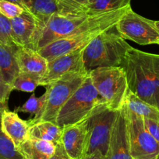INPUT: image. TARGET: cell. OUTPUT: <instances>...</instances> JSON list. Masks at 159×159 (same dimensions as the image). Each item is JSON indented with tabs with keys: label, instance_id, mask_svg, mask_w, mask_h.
<instances>
[{
	"label": "cell",
	"instance_id": "cell-1",
	"mask_svg": "<svg viewBox=\"0 0 159 159\" xmlns=\"http://www.w3.org/2000/svg\"><path fill=\"white\" fill-rule=\"evenodd\" d=\"M128 89L137 97L159 110V54L131 47L121 65Z\"/></svg>",
	"mask_w": 159,
	"mask_h": 159
},
{
	"label": "cell",
	"instance_id": "cell-2",
	"mask_svg": "<svg viewBox=\"0 0 159 159\" xmlns=\"http://www.w3.org/2000/svg\"><path fill=\"white\" fill-rule=\"evenodd\" d=\"M129 6L96 16H65L59 13L54 14L50 17L46 24L38 32L36 33L31 48L38 51L41 48L59 39L69 37L75 33L88 29L112 19L120 17Z\"/></svg>",
	"mask_w": 159,
	"mask_h": 159
},
{
	"label": "cell",
	"instance_id": "cell-3",
	"mask_svg": "<svg viewBox=\"0 0 159 159\" xmlns=\"http://www.w3.org/2000/svg\"><path fill=\"white\" fill-rule=\"evenodd\" d=\"M112 28L94 38L83 51V61L87 72L98 68L121 66L132 46Z\"/></svg>",
	"mask_w": 159,
	"mask_h": 159
},
{
	"label": "cell",
	"instance_id": "cell-4",
	"mask_svg": "<svg viewBox=\"0 0 159 159\" xmlns=\"http://www.w3.org/2000/svg\"><path fill=\"white\" fill-rule=\"evenodd\" d=\"M107 103L92 84L89 75L59 111L55 124L61 127L87 120L102 104Z\"/></svg>",
	"mask_w": 159,
	"mask_h": 159
},
{
	"label": "cell",
	"instance_id": "cell-5",
	"mask_svg": "<svg viewBox=\"0 0 159 159\" xmlns=\"http://www.w3.org/2000/svg\"><path fill=\"white\" fill-rule=\"evenodd\" d=\"M92 84L111 109L118 110L128 91L126 72L121 66L98 68L88 72Z\"/></svg>",
	"mask_w": 159,
	"mask_h": 159
},
{
	"label": "cell",
	"instance_id": "cell-6",
	"mask_svg": "<svg viewBox=\"0 0 159 159\" xmlns=\"http://www.w3.org/2000/svg\"><path fill=\"white\" fill-rule=\"evenodd\" d=\"M87 75L88 72L87 71L69 73L45 87V92L47 93L46 105L41 117L37 122L50 121L55 124L56 117L60 109L80 86Z\"/></svg>",
	"mask_w": 159,
	"mask_h": 159
},
{
	"label": "cell",
	"instance_id": "cell-7",
	"mask_svg": "<svg viewBox=\"0 0 159 159\" xmlns=\"http://www.w3.org/2000/svg\"><path fill=\"white\" fill-rule=\"evenodd\" d=\"M114 28L125 40H132L140 45H159V30L156 22L136 13L130 6Z\"/></svg>",
	"mask_w": 159,
	"mask_h": 159
},
{
	"label": "cell",
	"instance_id": "cell-8",
	"mask_svg": "<svg viewBox=\"0 0 159 159\" xmlns=\"http://www.w3.org/2000/svg\"><path fill=\"white\" fill-rule=\"evenodd\" d=\"M118 110H112L107 103H104L99 106L87 118L88 144L87 154L99 152L105 156Z\"/></svg>",
	"mask_w": 159,
	"mask_h": 159
},
{
	"label": "cell",
	"instance_id": "cell-9",
	"mask_svg": "<svg viewBox=\"0 0 159 159\" xmlns=\"http://www.w3.org/2000/svg\"><path fill=\"white\" fill-rule=\"evenodd\" d=\"M120 17L112 19L88 29L75 33L69 37L59 39L41 48L37 51L48 61H50L59 56L69 54L76 50L83 49L98 34L113 28Z\"/></svg>",
	"mask_w": 159,
	"mask_h": 159
},
{
	"label": "cell",
	"instance_id": "cell-10",
	"mask_svg": "<svg viewBox=\"0 0 159 159\" xmlns=\"http://www.w3.org/2000/svg\"><path fill=\"white\" fill-rule=\"evenodd\" d=\"M126 111L131 158L157 159L159 156V144L146 128L143 118L131 111L126 105Z\"/></svg>",
	"mask_w": 159,
	"mask_h": 159
},
{
	"label": "cell",
	"instance_id": "cell-11",
	"mask_svg": "<svg viewBox=\"0 0 159 159\" xmlns=\"http://www.w3.org/2000/svg\"><path fill=\"white\" fill-rule=\"evenodd\" d=\"M83 51L84 48L76 50L48 61L47 69L41 79L39 85L48 86L69 73L87 71L83 61Z\"/></svg>",
	"mask_w": 159,
	"mask_h": 159
},
{
	"label": "cell",
	"instance_id": "cell-12",
	"mask_svg": "<svg viewBox=\"0 0 159 159\" xmlns=\"http://www.w3.org/2000/svg\"><path fill=\"white\" fill-rule=\"evenodd\" d=\"M105 159H132L129 152L125 102L118 110L114 123Z\"/></svg>",
	"mask_w": 159,
	"mask_h": 159
},
{
	"label": "cell",
	"instance_id": "cell-13",
	"mask_svg": "<svg viewBox=\"0 0 159 159\" xmlns=\"http://www.w3.org/2000/svg\"><path fill=\"white\" fill-rule=\"evenodd\" d=\"M61 142L70 159H79L85 155L88 144L87 120L63 127Z\"/></svg>",
	"mask_w": 159,
	"mask_h": 159
},
{
	"label": "cell",
	"instance_id": "cell-14",
	"mask_svg": "<svg viewBox=\"0 0 159 159\" xmlns=\"http://www.w3.org/2000/svg\"><path fill=\"white\" fill-rule=\"evenodd\" d=\"M10 20L12 38L18 47L31 48L37 30V20L35 17L31 12L24 10L23 13Z\"/></svg>",
	"mask_w": 159,
	"mask_h": 159
},
{
	"label": "cell",
	"instance_id": "cell-15",
	"mask_svg": "<svg viewBox=\"0 0 159 159\" xmlns=\"http://www.w3.org/2000/svg\"><path fill=\"white\" fill-rule=\"evenodd\" d=\"M0 127L17 148L30 138L29 123L22 120L17 111L6 110L0 120Z\"/></svg>",
	"mask_w": 159,
	"mask_h": 159
},
{
	"label": "cell",
	"instance_id": "cell-16",
	"mask_svg": "<svg viewBox=\"0 0 159 159\" xmlns=\"http://www.w3.org/2000/svg\"><path fill=\"white\" fill-rule=\"evenodd\" d=\"M17 60L20 72H26L42 77L48 66V61L38 51L27 47H19Z\"/></svg>",
	"mask_w": 159,
	"mask_h": 159
},
{
	"label": "cell",
	"instance_id": "cell-17",
	"mask_svg": "<svg viewBox=\"0 0 159 159\" xmlns=\"http://www.w3.org/2000/svg\"><path fill=\"white\" fill-rule=\"evenodd\" d=\"M22 1H23V9L31 12L37 20L36 33L38 32L46 24L51 16L58 13L56 0H22Z\"/></svg>",
	"mask_w": 159,
	"mask_h": 159
},
{
	"label": "cell",
	"instance_id": "cell-18",
	"mask_svg": "<svg viewBox=\"0 0 159 159\" xmlns=\"http://www.w3.org/2000/svg\"><path fill=\"white\" fill-rule=\"evenodd\" d=\"M56 145L50 141L29 138L17 147L24 159H49Z\"/></svg>",
	"mask_w": 159,
	"mask_h": 159
},
{
	"label": "cell",
	"instance_id": "cell-19",
	"mask_svg": "<svg viewBox=\"0 0 159 159\" xmlns=\"http://www.w3.org/2000/svg\"><path fill=\"white\" fill-rule=\"evenodd\" d=\"M18 48L7 46L0 42V70L4 80L10 86L20 73L16 55Z\"/></svg>",
	"mask_w": 159,
	"mask_h": 159
},
{
	"label": "cell",
	"instance_id": "cell-20",
	"mask_svg": "<svg viewBox=\"0 0 159 159\" xmlns=\"http://www.w3.org/2000/svg\"><path fill=\"white\" fill-rule=\"evenodd\" d=\"M30 138L50 141L55 145L61 142L62 127L50 121H39L30 124Z\"/></svg>",
	"mask_w": 159,
	"mask_h": 159
},
{
	"label": "cell",
	"instance_id": "cell-21",
	"mask_svg": "<svg viewBox=\"0 0 159 159\" xmlns=\"http://www.w3.org/2000/svg\"><path fill=\"white\" fill-rule=\"evenodd\" d=\"M124 102L128 109L143 118L159 120V110L137 97L128 89Z\"/></svg>",
	"mask_w": 159,
	"mask_h": 159
},
{
	"label": "cell",
	"instance_id": "cell-22",
	"mask_svg": "<svg viewBox=\"0 0 159 159\" xmlns=\"http://www.w3.org/2000/svg\"><path fill=\"white\" fill-rule=\"evenodd\" d=\"M131 0H89L85 14L96 16L130 6Z\"/></svg>",
	"mask_w": 159,
	"mask_h": 159
},
{
	"label": "cell",
	"instance_id": "cell-23",
	"mask_svg": "<svg viewBox=\"0 0 159 159\" xmlns=\"http://www.w3.org/2000/svg\"><path fill=\"white\" fill-rule=\"evenodd\" d=\"M47 100V93L45 92L40 97H37L35 93H32V95L30 96L29 99L26 100L23 105L16 109L15 111L21 112V113H30L34 115V118L28 120L29 124L37 122L41 117L42 114L45 110V105Z\"/></svg>",
	"mask_w": 159,
	"mask_h": 159
},
{
	"label": "cell",
	"instance_id": "cell-24",
	"mask_svg": "<svg viewBox=\"0 0 159 159\" xmlns=\"http://www.w3.org/2000/svg\"><path fill=\"white\" fill-rule=\"evenodd\" d=\"M89 0H56L58 13L65 16L86 15Z\"/></svg>",
	"mask_w": 159,
	"mask_h": 159
},
{
	"label": "cell",
	"instance_id": "cell-25",
	"mask_svg": "<svg viewBox=\"0 0 159 159\" xmlns=\"http://www.w3.org/2000/svg\"><path fill=\"white\" fill-rule=\"evenodd\" d=\"M41 77L31 73L21 72L16 77L12 82V90L25 92V93H34L37 86H40V80Z\"/></svg>",
	"mask_w": 159,
	"mask_h": 159
},
{
	"label": "cell",
	"instance_id": "cell-26",
	"mask_svg": "<svg viewBox=\"0 0 159 159\" xmlns=\"http://www.w3.org/2000/svg\"><path fill=\"white\" fill-rule=\"evenodd\" d=\"M0 159H24L13 141L0 127Z\"/></svg>",
	"mask_w": 159,
	"mask_h": 159
},
{
	"label": "cell",
	"instance_id": "cell-27",
	"mask_svg": "<svg viewBox=\"0 0 159 159\" xmlns=\"http://www.w3.org/2000/svg\"><path fill=\"white\" fill-rule=\"evenodd\" d=\"M0 42L9 47H18L14 42L11 20L0 12Z\"/></svg>",
	"mask_w": 159,
	"mask_h": 159
},
{
	"label": "cell",
	"instance_id": "cell-28",
	"mask_svg": "<svg viewBox=\"0 0 159 159\" xmlns=\"http://www.w3.org/2000/svg\"><path fill=\"white\" fill-rule=\"evenodd\" d=\"M24 10L25 9L18 4L6 0H0V12L9 20L20 16Z\"/></svg>",
	"mask_w": 159,
	"mask_h": 159
},
{
	"label": "cell",
	"instance_id": "cell-29",
	"mask_svg": "<svg viewBox=\"0 0 159 159\" xmlns=\"http://www.w3.org/2000/svg\"><path fill=\"white\" fill-rule=\"evenodd\" d=\"M12 91V88L4 80V78L0 70V102L8 103V100Z\"/></svg>",
	"mask_w": 159,
	"mask_h": 159
},
{
	"label": "cell",
	"instance_id": "cell-30",
	"mask_svg": "<svg viewBox=\"0 0 159 159\" xmlns=\"http://www.w3.org/2000/svg\"><path fill=\"white\" fill-rule=\"evenodd\" d=\"M146 128L159 144V120L143 118Z\"/></svg>",
	"mask_w": 159,
	"mask_h": 159
},
{
	"label": "cell",
	"instance_id": "cell-31",
	"mask_svg": "<svg viewBox=\"0 0 159 159\" xmlns=\"http://www.w3.org/2000/svg\"><path fill=\"white\" fill-rule=\"evenodd\" d=\"M49 159H70L69 155H67L66 152L64 149L62 142L56 144L55 151L52 156Z\"/></svg>",
	"mask_w": 159,
	"mask_h": 159
},
{
	"label": "cell",
	"instance_id": "cell-32",
	"mask_svg": "<svg viewBox=\"0 0 159 159\" xmlns=\"http://www.w3.org/2000/svg\"><path fill=\"white\" fill-rule=\"evenodd\" d=\"M79 159H105V156L103 155L101 152H94L90 154H86L82 158Z\"/></svg>",
	"mask_w": 159,
	"mask_h": 159
},
{
	"label": "cell",
	"instance_id": "cell-33",
	"mask_svg": "<svg viewBox=\"0 0 159 159\" xmlns=\"http://www.w3.org/2000/svg\"><path fill=\"white\" fill-rule=\"evenodd\" d=\"M6 110H8V104L6 102H0V120H1L2 116Z\"/></svg>",
	"mask_w": 159,
	"mask_h": 159
},
{
	"label": "cell",
	"instance_id": "cell-34",
	"mask_svg": "<svg viewBox=\"0 0 159 159\" xmlns=\"http://www.w3.org/2000/svg\"><path fill=\"white\" fill-rule=\"evenodd\" d=\"M6 1L12 2L16 3V4H18L19 6H21V7H23V1H22V0H6Z\"/></svg>",
	"mask_w": 159,
	"mask_h": 159
},
{
	"label": "cell",
	"instance_id": "cell-35",
	"mask_svg": "<svg viewBox=\"0 0 159 159\" xmlns=\"http://www.w3.org/2000/svg\"><path fill=\"white\" fill-rule=\"evenodd\" d=\"M156 22V25H157V27L158 28V30H159V20L158 21H155Z\"/></svg>",
	"mask_w": 159,
	"mask_h": 159
},
{
	"label": "cell",
	"instance_id": "cell-36",
	"mask_svg": "<svg viewBox=\"0 0 159 159\" xmlns=\"http://www.w3.org/2000/svg\"><path fill=\"white\" fill-rule=\"evenodd\" d=\"M157 159H159V156L158 157H157Z\"/></svg>",
	"mask_w": 159,
	"mask_h": 159
}]
</instances>
